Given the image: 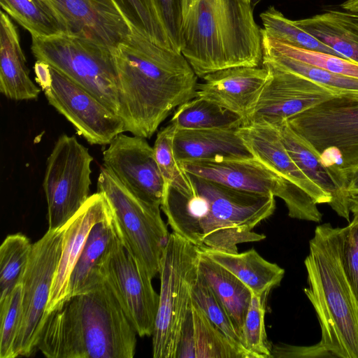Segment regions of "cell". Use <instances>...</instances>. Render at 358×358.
Listing matches in <instances>:
<instances>
[{
  "instance_id": "cell-21",
  "label": "cell",
  "mask_w": 358,
  "mask_h": 358,
  "mask_svg": "<svg viewBox=\"0 0 358 358\" xmlns=\"http://www.w3.org/2000/svg\"><path fill=\"white\" fill-rule=\"evenodd\" d=\"M282 141L299 168L314 183L332 197L329 205L341 217L350 222L352 201L348 192L338 182L329 168L321 162L320 153L305 138L296 133L287 120L275 125Z\"/></svg>"
},
{
  "instance_id": "cell-5",
  "label": "cell",
  "mask_w": 358,
  "mask_h": 358,
  "mask_svg": "<svg viewBox=\"0 0 358 358\" xmlns=\"http://www.w3.org/2000/svg\"><path fill=\"white\" fill-rule=\"evenodd\" d=\"M343 227H316L304 261V292L321 328L320 343L334 357L358 358V302L345 269Z\"/></svg>"
},
{
  "instance_id": "cell-39",
  "label": "cell",
  "mask_w": 358,
  "mask_h": 358,
  "mask_svg": "<svg viewBox=\"0 0 358 358\" xmlns=\"http://www.w3.org/2000/svg\"><path fill=\"white\" fill-rule=\"evenodd\" d=\"M22 314V285L0 300V358H14V345Z\"/></svg>"
},
{
  "instance_id": "cell-25",
  "label": "cell",
  "mask_w": 358,
  "mask_h": 358,
  "mask_svg": "<svg viewBox=\"0 0 358 358\" xmlns=\"http://www.w3.org/2000/svg\"><path fill=\"white\" fill-rule=\"evenodd\" d=\"M187 357L243 358V356L192 301L177 354V358Z\"/></svg>"
},
{
  "instance_id": "cell-15",
  "label": "cell",
  "mask_w": 358,
  "mask_h": 358,
  "mask_svg": "<svg viewBox=\"0 0 358 358\" xmlns=\"http://www.w3.org/2000/svg\"><path fill=\"white\" fill-rule=\"evenodd\" d=\"M103 166L143 201L161 208L164 181L145 138L118 134L103 152Z\"/></svg>"
},
{
  "instance_id": "cell-32",
  "label": "cell",
  "mask_w": 358,
  "mask_h": 358,
  "mask_svg": "<svg viewBox=\"0 0 358 358\" xmlns=\"http://www.w3.org/2000/svg\"><path fill=\"white\" fill-rule=\"evenodd\" d=\"M113 1L131 29L162 47L176 51L160 20L153 0Z\"/></svg>"
},
{
  "instance_id": "cell-11",
  "label": "cell",
  "mask_w": 358,
  "mask_h": 358,
  "mask_svg": "<svg viewBox=\"0 0 358 358\" xmlns=\"http://www.w3.org/2000/svg\"><path fill=\"white\" fill-rule=\"evenodd\" d=\"M92 161L74 136L64 134L55 141L43 182L49 229L65 225L90 197Z\"/></svg>"
},
{
  "instance_id": "cell-19",
  "label": "cell",
  "mask_w": 358,
  "mask_h": 358,
  "mask_svg": "<svg viewBox=\"0 0 358 358\" xmlns=\"http://www.w3.org/2000/svg\"><path fill=\"white\" fill-rule=\"evenodd\" d=\"M238 133L252 156L285 180L306 192L317 203L331 204L332 197L309 179L287 152L278 128L265 123L243 124Z\"/></svg>"
},
{
  "instance_id": "cell-27",
  "label": "cell",
  "mask_w": 358,
  "mask_h": 358,
  "mask_svg": "<svg viewBox=\"0 0 358 358\" xmlns=\"http://www.w3.org/2000/svg\"><path fill=\"white\" fill-rule=\"evenodd\" d=\"M296 22L339 57L358 63V20L350 12L331 10Z\"/></svg>"
},
{
  "instance_id": "cell-28",
  "label": "cell",
  "mask_w": 358,
  "mask_h": 358,
  "mask_svg": "<svg viewBox=\"0 0 358 358\" xmlns=\"http://www.w3.org/2000/svg\"><path fill=\"white\" fill-rule=\"evenodd\" d=\"M199 272L222 303L241 336L252 296L251 290L232 273L201 250Z\"/></svg>"
},
{
  "instance_id": "cell-7",
  "label": "cell",
  "mask_w": 358,
  "mask_h": 358,
  "mask_svg": "<svg viewBox=\"0 0 358 358\" xmlns=\"http://www.w3.org/2000/svg\"><path fill=\"white\" fill-rule=\"evenodd\" d=\"M31 38V51L37 60L87 90L118 115V77L114 50L67 33Z\"/></svg>"
},
{
  "instance_id": "cell-46",
  "label": "cell",
  "mask_w": 358,
  "mask_h": 358,
  "mask_svg": "<svg viewBox=\"0 0 358 358\" xmlns=\"http://www.w3.org/2000/svg\"><path fill=\"white\" fill-rule=\"evenodd\" d=\"M351 15L358 20V14H355V13H350Z\"/></svg>"
},
{
  "instance_id": "cell-6",
  "label": "cell",
  "mask_w": 358,
  "mask_h": 358,
  "mask_svg": "<svg viewBox=\"0 0 358 358\" xmlns=\"http://www.w3.org/2000/svg\"><path fill=\"white\" fill-rule=\"evenodd\" d=\"M200 250L170 234L159 271V306L152 336L154 358H177L184 324L190 310L192 289L199 277Z\"/></svg>"
},
{
  "instance_id": "cell-38",
  "label": "cell",
  "mask_w": 358,
  "mask_h": 358,
  "mask_svg": "<svg viewBox=\"0 0 358 358\" xmlns=\"http://www.w3.org/2000/svg\"><path fill=\"white\" fill-rule=\"evenodd\" d=\"M268 294H252L241 332L244 348L252 358H271V344L265 329L266 299Z\"/></svg>"
},
{
  "instance_id": "cell-33",
  "label": "cell",
  "mask_w": 358,
  "mask_h": 358,
  "mask_svg": "<svg viewBox=\"0 0 358 358\" xmlns=\"http://www.w3.org/2000/svg\"><path fill=\"white\" fill-rule=\"evenodd\" d=\"M32 244L22 234L8 235L0 246V300L21 282Z\"/></svg>"
},
{
  "instance_id": "cell-30",
  "label": "cell",
  "mask_w": 358,
  "mask_h": 358,
  "mask_svg": "<svg viewBox=\"0 0 358 358\" xmlns=\"http://www.w3.org/2000/svg\"><path fill=\"white\" fill-rule=\"evenodd\" d=\"M5 12L27 29L31 37L66 33L54 12L41 0H0Z\"/></svg>"
},
{
  "instance_id": "cell-37",
  "label": "cell",
  "mask_w": 358,
  "mask_h": 358,
  "mask_svg": "<svg viewBox=\"0 0 358 358\" xmlns=\"http://www.w3.org/2000/svg\"><path fill=\"white\" fill-rule=\"evenodd\" d=\"M175 131L176 128L169 124L158 131L153 146L154 154L164 184L182 194H189L192 190L189 176L180 165L173 151Z\"/></svg>"
},
{
  "instance_id": "cell-29",
  "label": "cell",
  "mask_w": 358,
  "mask_h": 358,
  "mask_svg": "<svg viewBox=\"0 0 358 358\" xmlns=\"http://www.w3.org/2000/svg\"><path fill=\"white\" fill-rule=\"evenodd\" d=\"M170 124L176 129H237L243 120L217 103L195 96L177 107Z\"/></svg>"
},
{
  "instance_id": "cell-40",
  "label": "cell",
  "mask_w": 358,
  "mask_h": 358,
  "mask_svg": "<svg viewBox=\"0 0 358 358\" xmlns=\"http://www.w3.org/2000/svg\"><path fill=\"white\" fill-rule=\"evenodd\" d=\"M352 213V220L343 227V252L345 269L358 302V205Z\"/></svg>"
},
{
  "instance_id": "cell-16",
  "label": "cell",
  "mask_w": 358,
  "mask_h": 358,
  "mask_svg": "<svg viewBox=\"0 0 358 358\" xmlns=\"http://www.w3.org/2000/svg\"><path fill=\"white\" fill-rule=\"evenodd\" d=\"M56 15L66 33L115 50L131 33L113 0H41Z\"/></svg>"
},
{
  "instance_id": "cell-23",
  "label": "cell",
  "mask_w": 358,
  "mask_h": 358,
  "mask_svg": "<svg viewBox=\"0 0 358 358\" xmlns=\"http://www.w3.org/2000/svg\"><path fill=\"white\" fill-rule=\"evenodd\" d=\"M17 29L1 11L0 92L14 101L36 99L41 90L31 80Z\"/></svg>"
},
{
  "instance_id": "cell-45",
  "label": "cell",
  "mask_w": 358,
  "mask_h": 358,
  "mask_svg": "<svg viewBox=\"0 0 358 358\" xmlns=\"http://www.w3.org/2000/svg\"><path fill=\"white\" fill-rule=\"evenodd\" d=\"M252 3V6H255L258 2H259L261 0H250Z\"/></svg>"
},
{
  "instance_id": "cell-4",
  "label": "cell",
  "mask_w": 358,
  "mask_h": 358,
  "mask_svg": "<svg viewBox=\"0 0 358 358\" xmlns=\"http://www.w3.org/2000/svg\"><path fill=\"white\" fill-rule=\"evenodd\" d=\"M180 52L197 77L234 66H259L261 29L250 0H182Z\"/></svg>"
},
{
  "instance_id": "cell-10",
  "label": "cell",
  "mask_w": 358,
  "mask_h": 358,
  "mask_svg": "<svg viewBox=\"0 0 358 358\" xmlns=\"http://www.w3.org/2000/svg\"><path fill=\"white\" fill-rule=\"evenodd\" d=\"M36 80L48 103L92 145H109L125 131L122 119L87 90L37 60Z\"/></svg>"
},
{
  "instance_id": "cell-20",
  "label": "cell",
  "mask_w": 358,
  "mask_h": 358,
  "mask_svg": "<svg viewBox=\"0 0 358 358\" xmlns=\"http://www.w3.org/2000/svg\"><path fill=\"white\" fill-rule=\"evenodd\" d=\"M110 210L104 194L97 191L90 196L80 209L66 223L62 250L45 314L58 308L67 299L70 276L89 232L94 224Z\"/></svg>"
},
{
  "instance_id": "cell-24",
  "label": "cell",
  "mask_w": 358,
  "mask_h": 358,
  "mask_svg": "<svg viewBox=\"0 0 358 358\" xmlns=\"http://www.w3.org/2000/svg\"><path fill=\"white\" fill-rule=\"evenodd\" d=\"M238 129H176L173 151L178 162L217 157H253Z\"/></svg>"
},
{
  "instance_id": "cell-1",
  "label": "cell",
  "mask_w": 358,
  "mask_h": 358,
  "mask_svg": "<svg viewBox=\"0 0 358 358\" xmlns=\"http://www.w3.org/2000/svg\"><path fill=\"white\" fill-rule=\"evenodd\" d=\"M114 55L125 131L149 138L173 109L195 96L198 77L181 52L131 29Z\"/></svg>"
},
{
  "instance_id": "cell-3",
  "label": "cell",
  "mask_w": 358,
  "mask_h": 358,
  "mask_svg": "<svg viewBox=\"0 0 358 358\" xmlns=\"http://www.w3.org/2000/svg\"><path fill=\"white\" fill-rule=\"evenodd\" d=\"M136 334L103 280L45 314L37 349L50 358H132Z\"/></svg>"
},
{
  "instance_id": "cell-36",
  "label": "cell",
  "mask_w": 358,
  "mask_h": 358,
  "mask_svg": "<svg viewBox=\"0 0 358 358\" xmlns=\"http://www.w3.org/2000/svg\"><path fill=\"white\" fill-rule=\"evenodd\" d=\"M192 301L203 311L211 322L243 355V358H252L244 348L241 336L231 318L200 273H199L197 280L192 287Z\"/></svg>"
},
{
  "instance_id": "cell-43",
  "label": "cell",
  "mask_w": 358,
  "mask_h": 358,
  "mask_svg": "<svg viewBox=\"0 0 358 358\" xmlns=\"http://www.w3.org/2000/svg\"><path fill=\"white\" fill-rule=\"evenodd\" d=\"M347 190L352 206L358 202V165L346 174ZM352 209V208H351Z\"/></svg>"
},
{
  "instance_id": "cell-31",
  "label": "cell",
  "mask_w": 358,
  "mask_h": 358,
  "mask_svg": "<svg viewBox=\"0 0 358 358\" xmlns=\"http://www.w3.org/2000/svg\"><path fill=\"white\" fill-rule=\"evenodd\" d=\"M262 61L301 75L325 87L337 91L341 95L358 97V79L331 73L279 54L262 46Z\"/></svg>"
},
{
  "instance_id": "cell-18",
  "label": "cell",
  "mask_w": 358,
  "mask_h": 358,
  "mask_svg": "<svg viewBox=\"0 0 358 358\" xmlns=\"http://www.w3.org/2000/svg\"><path fill=\"white\" fill-rule=\"evenodd\" d=\"M268 77V71L264 66L223 69L204 76L203 82L196 85L195 96L209 100L236 113L243 118L244 124Z\"/></svg>"
},
{
  "instance_id": "cell-13",
  "label": "cell",
  "mask_w": 358,
  "mask_h": 358,
  "mask_svg": "<svg viewBox=\"0 0 358 358\" xmlns=\"http://www.w3.org/2000/svg\"><path fill=\"white\" fill-rule=\"evenodd\" d=\"M101 273L137 334L152 336L159 294L152 287V278L125 248L121 239L106 256Z\"/></svg>"
},
{
  "instance_id": "cell-44",
  "label": "cell",
  "mask_w": 358,
  "mask_h": 358,
  "mask_svg": "<svg viewBox=\"0 0 358 358\" xmlns=\"http://www.w3.org/2000/svg\"><path fill=\"white\" fill-rule=\"evenodd\" d=\"M341 7L345 11L358 14V0H346Z\"/></svg>"
},
{
  "instance_id": "cell-41",
  "label": "cell",
  "mask_w": 358,
  "mask_h": 358,
  "mask_svg": "<svg viewBox=\"0 0 358 358\" xmlns=\"http://www.w3.org/2000/svg\"><path fill=\"white\" fill-rule=\"evenodd\" d=\"M153 1L174 49L180 52L182 0H153Z\"/></svg>"
},
{
  "instance_id": "cell-17",
  "label": "cell",
  "mask_w": 358,
  "mask_h": 358,
  "mask_svg": "<svg viewBox=\"0 0 358 358\" xmlns=\"http://www.w3.org/2000/svg\"><path fill=\"white\" fill-rule=\"evenodd\" d=\"M179 163L188 174L236 189L277 197L285 180L254 157H217Z\"/></svg>"
},
{
  "instance_id": "cell-22",
  "label": "cell",
  "mask_w": 358,
  "mask_h": 358,
  "mask_svg": "<svg viewBox=\"0 0 358 358\" xmlns=\"http://www.w3.org/2000/svg\"><path fill=\"white\" fill-rule=\"evenodd\" d=\"M111 209V208H110ZM120 239L112 210L94 224L71 272L68 298L103 282L101 265Z\"/></svg>"
},
{
  "instance_id": "cell-26",
  "label": "cell",
  "mask_w": 358,
  "mask_h": 358,
  "mask_svg": "<svg viewBox=\"0 0 358 358\" xmlns=\"http://www.w3.org/2000/svg\"><path fill=\"white\" fill-rule=\"evenodd\" d=\"M200 250L232 273L257 296L269 294L280 285L285 275L282 268L264 259L255 249L241 253Z\"/></svg>"
},
{
  "instance_id": "cell-12",
  "label": "cell",
  "mask_w": 358,
  "mask_h": 358,
  "mask_svg": "<svg viewBox=\"0 0 358 358\" xmlns=\"http://www.w3.org/2000/svg\"><path fill=\"white\" fill-rule=\"evenodd\" d=\"M65 225L49 229L32 244L21 280L22 314L14 345V358L30 356L37 349L38 334L61 256Z\"/></svg>"
},
{
  "instance_id": "cell-42",
  "label": "cell",
  "mask_w": 358,
  "mask_h": 358,
  "mask_svg": "<svg viewBox=\"0 0 358 358\" xmlns=\"http://www.w3.org/2000/svg\"><path fill=\"white\" fill-rule=\"evenodd\" d=\"M271 358L334 357L319 342L312 346H295L282 343L271 344Z\"/></svg>"
},
{
  "instance_id": "cell-8",
  "label": "cell",
  "mask_w": 358,
  "mask_h": 358,
  "mask_svg": "<svg viewBox=\"0 0 358 358\" xmlns=\"http://www.w3.org/2000/svg\"><path fill=\"white\" fill-rule=\"evenodd\" d=\"M97 191L104 194L110 205L124 246L152 279L159 273L170 236L160 207L139 199L103 166Z\"/></svg>"
},
{
  "instance_id": "cell-9",
  "label": "cell",
  "mask_w": 358,
  "mask_h": 358,
  "mask_svg": "<svg viewBox=\"0 0 358 358\" xmlns=\"http://www.w3.org/2000/svg\"><path fill=\"white\" fill-rule=\"evenodd\" d=\"M287 122L346 182L347 173L358 165V97L333 96Z\"/></svg>"
},
{
  "instance_id": "cell-34",
  "label": "cell",
  "mask_w": 358,
  "mask_h": 358,
  "mask_svg": "<svg viewBox=\"0 0 358 358\" xmlns=\"http://www.w3.org/2000/svg\"><path fill=\"white\" fill-rule=\"evenodd\" d=\"M260 17L264 26L261 31L272 39L338 56L331 48L298 25L296 20L285 17L273 6L262 13Z\"/></svg>"
},
{
  "instance_id": "cell-14",
  "label": "cell",
  "mask_w": 358,
  "mask_h": 358,
  "mask_svg": "<svg viewBox=\"0 0 358 358\" xmlns=\"http://www.w3.org/2000/svg\"><path fill=\"white\" fill-rule=\"evenodd\" d=\"M268 77L244 124L277 125L335 96L337 91L301 75L262 61Z\"/></svg>"
},
{
  "instance_id": "cell-35",
  "label": "cell",
  "mask_w": 358,
  "mask_h": 358,
  "mask_svg": "<svg viewBox=\"0 0 358 358\" xmlns=\"http://www.w3.org/2000/svg\"><path fill=\"white\" fill-rule=\"evenodd\" d=\"M262 33V45L279 54L306 64L358 79V63L349 59L316 50L292 45L267 36Z\"/></svg>"
},
{
  "instance_id": "cell-2",
  "label": "cell",
  "mask_w": 358,
  "mask_h": 358,
  "mask_svg": "<svg viewBox=\"0 0 358 358\" xmlns=\"http://www.w3.org/2000/svg\"><path fill=\"white\" fill-rule=\"evenodd\" d=\"M192 185L182 194L168 184L161 209L173 232L200 250L238 252L237 245L266 236L252 231L273 215L275 196L236 189L188 174Z\"/></svg>"
}]
</instances>
